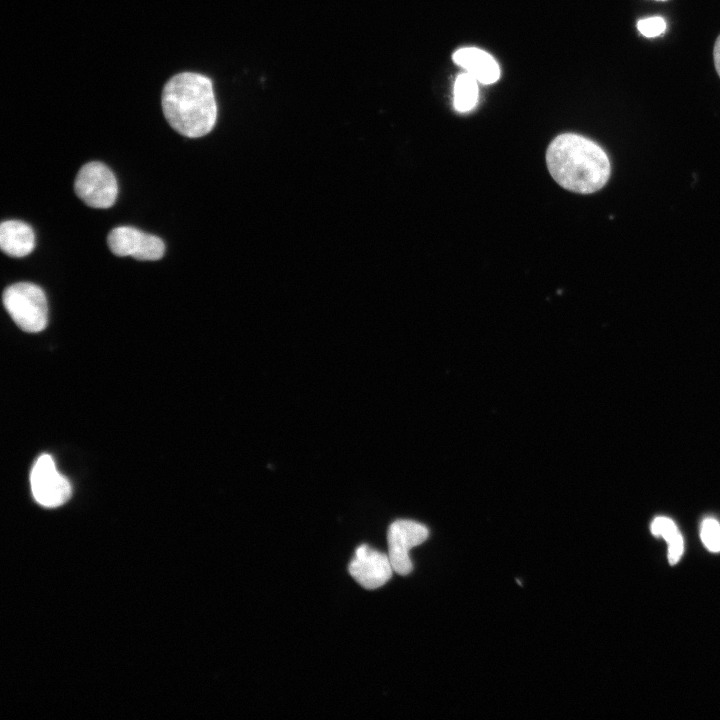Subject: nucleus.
<instances>
[{"mask_svg":"<svg viewBox=\"0 0 720 720\" xmlns=\"http://www.w3.org/2000/svg\"><path fill=\"white\" fill-rule=\"evenodd\" d=\"M161 111L168 125L188 138L209 134L218 118L213 80L198 71H180L164 83Z\"/></svg>","mask_w":720,"mask_h":720,"instance_id":"f257e3e1","label":"nucleus"},{"mask_svg":"<svg viewBox=\"0 0 720 720\" xmlns=\"http://www.w3.org/2000/svg\"><path fill=\"white\" fill-rule=\"evenodd\" d=\"M546 163L553 179L576 193L596 192L610 176V162L603 149L573 133L561 134L550 143Z\"/></svg>","mask_w":720,"mask_h":720,"instance_id":"f03ea898","label":"nucleus"},{"mask_svg":"<svg viewBox=\"0 0 720 720\" xmlns=\"http://www.w3.org/2000/svg\"><path fill=\"white\" fill-rule=\"evenodd\" d=\"M3 305L17 326L25 332L37 333L48 322V304L44 291L30 282L8 286L2 296Z\"/></svg>","mask_w":720,"mask_h":720,"instance_id":"7ed1b4c3","label":"nucleus"},{"mask_svg":"<svg viewBox=\"0 0 720 720\" xmlns=\"http://www.w3.org/2000/svg\"><path fill=\"white\" fill-rule=\"evenodd\" d=\"M74 190L86 205L105 209L115 203L118 184L113 172L105 164L92 161L78 171Z\"/></svg>","mask_w":720,"mask_h":720,"instance_id":"20e7f679","label":"nucleus"},{"mask_svg":"<svg viewBox=\"0 0 720 720\" xmlns=\"http://www.w3.org/2000/svg\"><path fill=\"white\" fill-rule=\"evenodd\" d=\"M30 484L34 499L48 508L64 504L72 492L68 479L59 473L49 454H41L35 461L30 473Z\"/></svg>","mask_w":720,"mask_h":720,"instance_id":"39448f33","label":"nucleus"},{"mask_svg":"<svg viewBox=\"0 0 720 720\" xmlns=\"http://www.w3.org/2000/svg\"><path fill=\"white\" fill-rule=\"evenodd\" d=\"M428 536V528L416 521L401 519L389 526L388 556L396 573L408 575L413 570L409 552L413 547L422 544Z\"/></svg>","mask_w":720,"mask_h":720,"instance_id":"423d86ee","label":"nucleus"},{"mask_svg":"<svg viewBox=\"0 0 720 720\" xmlns=\"http://www.w3.org/2000/svg\"><path fill=\"white\" fill-rule=\"evenodd\" d=\"M107 243L113 254L120 257L131 256L140 261L159 260L165 252L162 239L131 226L112 229Z\"/></svg>","mask_w":720,"mask_h":720,"instance_id":"0eeeda50","label":"nucleus"},{"mask_svg":"<svg viewBox=\"0 0 720 720\" xmlns=\"http://www.w3.org/2000/svg\"><path fill=\"white\" fill-rule=\"evenodd\" d=\"M348 570L362 587L370 590L383 586L394 571L388 554L366 544L357 547Z\"/></svg>","mask_w":720,"mask_h":720,"instance_id":"6e6552de","label":"nucleus"},{"mask_svg":"<svg viewBox=\"0 0 720 720\" xmlns=\"http://www.w3.org/2000/svg\"><path fill=\"white\" fill-rule=\"evenodd\" d=\"M453 60L482 84H492L500 76V68L496 60L479 48H461L453 54Z\"/></svg>","mask_w":720,"mask_h":720,"instance_id":"1a4fd4ad","label":"nucleus"},{"mask_svg":"<svg viewBox=\"0 0 720 720\" xmlns=\"http://www.w3.org/2000/svg\"><path fill=\"white\" fill-rule=\"evenodd\" d=\"M35 246L33 229L25 222L7 220L0 226L1 250L11 257H24L30 254Z\"/></svg>","mask_w":720,"mask_h":720,"instance_id":"9d476101","label":"nucleus"},{"mask_svg":"<svg viewBox=\"0 0 720 720\" xmlns=\"http://www.w3.org/2000/svg\"><path fill=\"white\" fill-rule=\"evenodd\" d=\"M478 81L469 73L460 74L454 84V106L459 112L474 108L478 100Z\"/></svg>","mask_w":720,"mask_h":720,"instance_id":"9b49d317","label":"nucleus"},{"mask_svg":"<svg viewBox=\"0 0 720 720\" xmlns=\"http://www.w3.org/2000/svg\"><path fill=\"white\" fill-rule=\"evenodd\" d=\"M700 536L711 552H720V524L714 518H706L701 525Z\"/></svg>","mask_w":720,"mask_h":720,"instance_id":"f8f14e48","label":"nucleus"},{"mask_svg":"<svg viewBox=\"0 0 720 720\" xmlns=\"http://www.w3.org/2000/svg\"><path fill=\"white\" fill-rule=\"evenodd\" d=\"M651 532L663 537L667 543L679 534L675 523L667 517H656L651 524Z\"/></svg>","mask_w":720,"mask_h":720,"instance_id":"ddd939ff","label":"nucleus"},{"mask_svg":"<svg viewBox=\"0 0 720 720\" xmlns=\"http://www.w3.org/2000/svg\"><path fill=\"white\" fill-rule=\"evenodd\" d=\"M637 28L642 35L646 37H655L665 31L666 22L660 16H653L639 20Z\"/></svg>","mask_w":720,"mask_h":720,"instance_id":"4468645a","label":"nucleus"},{"mask_svg":"<svg viewBox=\"0 0 720 720\" xmlns=\"http://www.w3.org/2000/svg\"><path fill=\"white\" fill-rule=\"evenodd\" d=\"M684 549L683 538L679 533L672 540L668 542V560L669 563L676 564L682 556Z\"/></svg>","mask_w":720,"mask_h":720,"instance_id":"2eb2a0df","label":"nucleus"},{"mask_svg":"<svg viewBox=\"0 0 720 720\" xmlns=\"http://www.w3.org/2000/svg\"><path fill=\"white\" fill-rule=\"evenodd\" d=\"M714 63L717 70V73L720 77V35L718 36L715 46H714Z\"/></svg>","mask_w":720,"mask_h":720,"instance_id":"dca6fc26","label":"nucleus"}]
</instances>
